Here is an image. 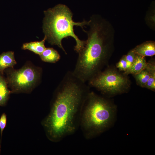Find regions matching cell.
<instances>
[{
    "label": "cell",
    "instance_id": "4",
    "mask_svg": "<svg viewBox=\"0 0 155 155\" xmlns=\"http://www.w3.org/2000/svg\"><path fill=\"white\" fill-rule=\"evenodd\" d=\"M116 113L115 106L110 101L90 92L83 105L79 123L85 137L91 139L106 131L114 122Z\"/></svg>",
    "mask_w": 155,
    "mask_h": 155
},
{
    "label": "cell",
    "instance_id": "7",
    "mask_svg": "<svg viewBox=\"0 0 155 155\" xmlns=\"http://www.w3.org/2000/svg\"><path fill=\"white\" fill-rule=\"evenodd\" d=\"M132 50L136 54L142 57L152 56L155 54V42L153 41H147Z\"/></svg>",
    "mask_w": 155,
    "mask_h": 155
},
{
    "label": "cell",
    "instance_id": "14",
    "mask_svg": "<svg viewBox=\"0 0 155 155\" xmlns=\"http://www.w3.org/2000/svg\"><path fill=\"white\" fill-rule=\"evenodd\" d=\"M137 84L140 86L145 88L150 78L149 71L145 68L139 73L134 75Z\"/></svg>",
    "mask_w": 155,
    "mask_h": 155
},
{
    "label": "cell",
    "instance_id": "6",
    "mask_svg": "<svg viewBox=\"0 0 155 155\" xmlns=\"http://www.w3.org/2000/svg\"><path fill=\"white\" fill-rule=\"evenodd\" d=\"M40 75V73L33 68L25 66L9 72L8 75L7 82L12 92H26L34 86Z\"/></svg>",
    "mask_w": 155,
    "mask_h": 155
},
{
    "label": "cell",
    "instance_id": "10",
    "mask_svg": "<svg viewBox=\"0 0 155 155\" xmlns=\"http://www.w3.org/2000/svg\"><path fill=\"white\" fill-rule=\"evenodd\" d=\"M46 40V38L44 36L43 39L41 41L24 43L22 48L23 50H29L40 55L46 48L44 45Z\"/></svg>",
    "mask_w": 155,
    "mask_h": 155
},
{
    "label": "cell",
    "instance_id": "3",
    "mask_svg": "<svg viewBox=\"0 0 155 155\" xmlns=\"http://www.w3.org/2000/svg\"><path fill=\"white\" fill-rule=\"evenodd\" d=\"M44 17L43 20V32L48 42L52 45H56L67 54L62 41L68 37L73 38L76 42L74 50L78 53L83 48L85 40L80 39L74 32V26L82 28L88 26L89 21L84 20L82 22H75L72 19L73 14L67 6L60 4L52 8L44 11Z\"/></svg>",
    "mask_w": 155,
    "mask_h": 155
},
{
    "label": "cell",
    "instance_id": "16",
    "mask_svg": "<svg viewBox=\"0 0 155 155\" xmlns=\"http://www.w3.org/2000/svg\"><path fill=\"white\" fill-rule=\"evenodd\" d=\"M116 67L119 70L125 72L127 69V63L126 55H123L116 64Z\"/></svg>",
    "mask_w": 155,
    "mask_h": 155
},
{
    "label": "cell",
    "instance_id": "9",
    "mask_svg": "<svg viewBox=\"0 0 155 155\" xmlns=\"http://www.w3.org/2000/svg\"><path fill=\"white\" fill-rule=\"evenodd\" d=\"M147 64V62L144 57L135 54L133 63L126 75L131 74L135 75L145 69Z\"/></svg>",
    "mask_w": 155,
    "mask_h": 155
},
{
    "label": "cell",
    "instance_id": "13",
    "mask_svg": "<svg viewBox=\"0 0 155 155\" xmlns=\"http://www.w3.org/2000/svg\"><path fill=\"white\" fill-rule=\"evenodd\" d=\"M10 92L7 88L6 82L0 74V106H3L5 105Z\"/></svg>",
    "mask_w": 155,
    "mask_h": 155
},
{
    "label": "cell",
    "instance_id": "5",
    "mask_svg": "<svg viewBox=\"0 0 155 155\" xmlns=\"http://www.w3.org/2000/svg\"><path fill=\"white\" fill-rule=\"evenodd\" d=\"M89 86L103 94L113 95L126 92L130 82L126 75L114 69L108 68L98 73L88 81Z\"/></svg>",
    "mask_w": 155,
    "mask_h": 155
},
{
    "label": "cell",
    "instance_id": "1",
    "mask_svg": "<svg viewBox=\"0 0 155 155\" xmlns=\"http://www.w3.org/2000/svg\"><path fill=\"white\" fill-rule=\"evenodd\" d=\"M89 88L73 71L65 74L57 87L50 111L42 124L48 138L58 142L74 133Z\"/></svg>",
    "mask_w": 155,
    "mask_h": 155
},
{
    "label": "cell",
    "instance_id": "17",
    "mask_svg": "<svg viewBox=\"0 0 155 155\" xmlns=\"http://www.w3.org/2000/svg\"><path fill=\"white\" fill-rule=\"evenodd\" d=\"M7 122V117L6 115L3 113L0 118V130L1 134V137L3 131L6 127Z\"/></svg>",
    "mask_w": 155,
    "mask_h": 155
},
{
    "label": "cell",
    "instance_id": "11",
    "mask_svg": "<svg viewBox=\"0 0 155 155\" xmlns=\"http://www.w3.org/2000/svg\"><path fill=\"white\" fill-rule=\"evenodd\" d=\"M41 59L45 62L54 63L58 61L61 56L58 52L52 48H47L39 55Z\"/></svg>",
    "mask_w": 155,
    "mask_h": 155
},
{
    "label": "cell",
    "instance_id": "15",
    "mask_svg": "<svg viewBox=\"0 0 155 155\" xmlns=\"http://www.w3.org/2000/svg\"><path fill=\"white\" fill-rule=\"evenodd\" d=\"M126 55V59L127 63V69L124 74L126 75L127 72L131 67L134 61L135 54L132 50H131Z\"/></svg>",
    "mask_w": 155,
    "mask_h": 155
},
{
    "label": "cell",
    "instance_id": "12",
    "mask_svg": "<svg viewBox=\"0 0 155 155\" xmlns=\"http://www.w3.org/2000/svg\"><path fill=\"white\" fill-rule=\"evenodd\" d=\"M149 71L150 76L145 88L153 91L155 90V63L154 60L147 62L146 67Z\"/></svg>",
    "mask_w": 155,
    "mask_h": 155
},
{
    "label": "cell",
    "instance_id": "8",
    "mask_svg": "<svg viewBox=\"0 0 155 155\" xmlns=\"http://www.w3.org/2000/svg\"><path fill=\"white\" fill-rule=\"evenodd\" d=\"M14 52L9 51L0 55V71L2 72L8 67H12L16 64Z\"/></svg>",
    "mask_w": 155,
    "mask_h": 155
},
{
    "label": "cell",
    "instance_id": "2",
    "mask_svg": "<svg viewBox=\"0 0 155 155\" xmlns=\"http://www.w3.org/2000/svg\"><path fill=\"white\" fill-rule=\"evenodd\" d=\"M88 38L78 57L73 72L86 82L101 71L113 50L115 30L111 23L99 15L90 18Z\"/></svg>",
    "mask_w": 155,
    "mask_h": 155
}]
</instances>
